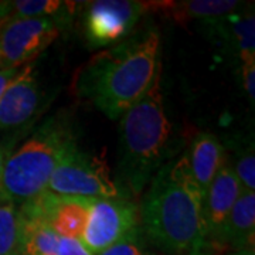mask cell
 I'll use <instances>...</instances> for the list:
<instances>
[{"instance_id": "7c38bea8", "label": "cell", "mask_w": 255, "mask_h": 255, "mask_svg": "<svg viewBox=\"0 0 255 255\" xmlns=\"http://www.w3.org/2000/svg\"><path fill=\"white\" fill-rule=\"evenodd\" d=\"M243 191V186L238 180L236 172L233 170V166L224 163L213 179V182L210 183L203 203L204 223L207 230V244L210 247L214 244L228 213L231 211Z\"/></svg>"}, {"instance_id": "30bf717a", "label": "cell", "mask_w": 255, "mask_h": 255, "mask_svg": "<svg viewBox=\"0 0 255 255\" xmlns=\"http://www.w3.org/2000/svg\"><path fill=\"white\" fill-rule=\"evenodd\" d=\"M92 201L90 199L58 196L46 190L21 204L18 210L23 217L46 223L60 237L80 240L87 226Z\"/></svg>"}, {"instance_id": "9c48e42d", "label": "cell", "mask_w": 255, "mask_h": 255, "mask_svg": "<svg viewBox=\"0 0 255 255\" xmlns=\"http://www.w3.org/2000/svg\"><path fill=\"white\" fill-rule=\"evenodd\" d=\"M85 4L84 37L90 48H104L124 41L147 13L146 1L135 0H97Z\"/></svg>"}, {"instance_id": "5bb4252c", "label": "cell", "mask_w": 255, "mask_h": 255, "mask_svg": "<svg viewBox=\"0 0 255 255\" xmlns=\"http://www.w3.org/2000/svg\"><path fill=\"white\" fill-rule=\"evenodd\" d=\"M237 0H183V1H146L147 11L162 13L179 24L190 21H209L241 9Z\"/></svg>"}, {"instance_id": "277c9868", "label": "cell", "mask_w": 255, "mask_h": 255, "mask_svg": "<svg viewBox=\"0 0 255 255\" xmlns=\"http://www.w3.org/2000/svg\"><path fill=\"white\" fill-rule=\"evenodd\" d=\"M75 145L68 119L54 115L44 121L7 156L0 177V204L20 207L44 193L60 160Z\"/></svg>"}, {"instance_id": "4fadbf2b", "label": "cell", "mask_w": 255, "mask_h": 255, "mask_svg": "<svg viewBox=\"0 0 255 255\" xmlns=\"http://www.w3.org/2000/svg\"><path fill=\"white\" fill-rule=\"evenodd\" d=\"M254 238L255 193L244 190L228 213L213 246L227 247L231 251L255 248Z\"/></svg>"}, {"instance_id": "52a82bcc", "label": "cell", "mask_w": 255, "mask_h": 255, "mask_svg": "<svg viewBox=\"0 0 255 255\" xmlns=\"http://www.w3.org/2000/svg\"><path fill=\"white\" fill-rule=\"evenodd\" d=\"M44 92L33 64L21 67L0 98V137L11 140L34 127L44 110Z\"/></svg>"}, {"instance_id": "3957f363", "label": "cell", "mask_w": 255, "mask_h": 255, "mask_svg": "<svg viewBox=\"0 0 255 255\" xmlns=\"http://www.w3.org/2000/svg\"><path fill=\"white\" fill-rule=\"evenodd\" d=\"M173 124L167 115L162 77L119 118L118 184L127 196L145 190L156 172L173 159Z\"/></svg>"}, {"instance_id": "5b68a950", "label": "cell", "mask_w": 255, "mask_h": 255, "mask_svg": "<svg viewBox=\"0 0 255 255\" xmlns=\"http://www.w3.org/2000/svg\"><path fill=\"white\" fill-rule=\"evenodd\" d=\"M47 191L90 200L127 196L112 180L107 163L81 150L78 145L71 147L60 160L48 180Z\"/></svg>"}, {"instance_id": "e0dca14e", "label": "cell", "mask_w": 255, "mask_h": 255, "mask_svg": "<svg viewBox=\"0 0 255 255\" xmlns=\"http://www.w3.org/2000/svg\"><path fill=\"white\" fill-rule=\"evenodd\" d=\"M21 216V214H20ZM21 251L24 255H57L60 236L46 223L21 216Z\"/></svg>"}, {"instance_id": "6da1fadb", "label": "cell", "mask_w": 255, "mask_h": 255, "mask_svg": "<svg viewBox=\"0 0 255 255\" xmlns=\"http://www.w3.org/2000/svg\"><path fill=\"white\" fill-rule=\"evenodd\" d=\"M160 36L149 28L100 51L75 74L74 94L112 121L119 119L160 73Z\"/></svg>"}, {"instance_id": "484cf974", "label": "cell", "mask_w": 255, "mask_h": 255, "mask_svg": "<svg viewBox=\"0 0 255 255\" xmlns=\"http://www.w3.org/2000/svg\"><path fill=\"white\" fill-rule=\"evenodd\" d=\"M226 255H255V248H246V250H238V251H231Z\"/></svg>"}, {"instance_id": "cb8c5ba5", "label": "cell", "mask_w": 255, "mask_h": 255, "mask_svg": "<svg viewBox=\"0 0 255 255\" xmlns=\"http://www.w3.org/2000/svg\"><path fill=\"white\" fill-rule=\"evenodd\" d=\"M214 254V251H213V248L209 246V244H204V246L199 247V248H196V250H193L190 251L189 254L186 255H213Z\"/></svg>"}, {"instance_id": "d4e9b609", "label": "cell", "mask_w": 255, "mask_h": 255, "mask_svg": "<svg viewBox=\"0 0 255 255\" xmlns=\"http://www.w3.org/2000/svg\"><path fill=\"white\" fill-rule=\"evenodd\" d=\"M7 156H9V152L3 147V146H0V177H1V172H3V166H4V162H6V159H7Z\"/></svg>"}, {"instance_id": "8fae6325", "label": "cell", "mask_w": 255, "mask_h": 255, "mask_svg": "<svg viewBox=\"0 0 255 255\" xmlns=\"http://www.w3.org/2000/svg\"><path fill=\"white\" fill-rule=\"evenodd\" d=\"M200 27L224 53L244 63L255 60V16L253 7L243 6L230 14L203 21Z\"/></svg>"}, {"instance_id": "2e32d148", "label": "cell", "mask_w": 255, "mask_h": 255, "mask_svg": "<svg viewBox=\"0 0 255 255\" xmlns=\"http://www.w3.org/2000/svg\"><path fill=\"white\" fill-rule=\"evenodd\" d=\"M77 1L61 0H7L0 1V27L14 18L48 17L67 27L77 9Z\"/></svg>"}, {"instance_id": "ffe728a7", "label": "cell", "mask_w": 255, "mask_h": 255, "mask_svg": "<svg viewBox=\"0 0 255 255\" xmlns=\"http://www.w3.org/2000/svg\"><path fill=\"white\" fill-rule=\"evenodd\" d=\"M233 170L237 174L243 190L255 191V155L253 143L238 153Z\"/></svg>"}, {"instance_id": "d6986e66", "label": "cell", "mask_w": 255, "mask_h": 255, "mask_svg": "<svg viewBox=\"0 0 255 255\" xmlns=\"http://www.w3.org/2000/svg\"><path fill=\"white\" fill-rule=\"evenodd\" d=\"M98 255H164L159 251L143 234L142 228L139 227L130 236L124 238L108 250L102 251Z\"/></svg>"}, {"instance_id": "7402d4cb", "label": "cell", "mask_w": 255, "mask_h": 255, "mask_svg": "<svg viewBox=\"0 0 255 255\" xmlns=\"http://www.w3.org/2000/svg\"><path fill=\"white\" fill-rule=\"evenodd\" d=\"M57 255H94L91 254L87 247L81 243L78 238L60 237Z\"/></svg>"}, {"instance_id": "44dd1931", "label": "cell", "mask_w": 255, "mask_h": 255, "mask_svg": "<svg viewBox=\"0 0 255 255\" xmlns=\"http://www.w3.org/2000/svg\"><path fill=\"white\" fill-rule=\"evenodd\" d=\"M240 74H241V84L246 91L251 105L254 107L255 101V60H248L240 64Z\"/></svg>"}, {"instance_id": "9a60e30c", "label": "cell", "mask_w": 255, "mask_h": 255, "mask_svg": "<svg viewBox=\"0 0 255 255\" xmlns=\"http://www.w3.org/2000/svg\"><path fill=\"white\" fill-rule=\"evenodd\" d=\"M189 170L199 189L206 194L210 183L226 163L224 146L211 132H200L191 140L190 150L186 153Z\"/></svg>"}, {"instance_id": "8992f818", "label": "cell", "mask_w": 255, "mask_h": 255, "mask_svg": "<svg viewBox=\"0 0 255 255\" xmlns=\"http://www.w3.org/2000/svg\"><path fill=\"white\" fill-rule=\"evenodd\" d=\"M139 227V207L130 197L95 199L80 240L91 254L98 255L135 233Z\"/></svg>"}, {"instance_id": "ac0fdd59", "label": "cell", "mask_w": 255, "mask_h": 255, "mask_svg": "<svg viewBox=\"0 0 255 255\" xmlns=\"http://www.w3.org/2000/svg\"><path fill=\"white\" fill-rule=\"evenodd\" d=\"M23 223L20 210L13 204H0V255H10L21 250Z\"/></svg>"}, {"instance_id": "ba28073f", "label": "cell", "mask_w": 255, "mask_h": 255, "mask_svg": "<svg viewBox=\"0 0 255 255\" xmlns=\"http://www.w3.org/2000/svg\"><path fill=\"white\" fill-rule=\"evenodd\" d=\"M65 27L48 17L14 18L0 27V68H21L51 46Z\"/></svg>"}, {"instance_id": "7a4b0ae2", "label": "cell", "mask_w": 255, "mask_h": 255, "mask_svg": "<svg viewBox=\"0 0 255 255\" xmlns=\"http://www.w3.org/2000/svg\"><path fill=\"white\" fill-rule=\"evenodd\" d=\"M204 194L191 177L186 155L163 164L139 209L140 228L164 255H186L207 244Z\"/></svg>"}, {"instance_id": "4316f807", "label": "cell", "mask_w": 255, "mask_h": 255, "mask_svg": "<svg viewBox=\"0 0 255 255\" xmlns=\"http://www.w3.org/2000/svg\"><path fill=\"white\" fill-rule=\"evenodd\" d=\"M10 255H24V254H23V251L20 250V251H16V253H13V254H10Z\"/></svg>"}, {"instance_id": "603a6c76", "label": "cell", "mask_w": 255, "mask_h": 255, "mask_svg": "<svg viewBox=\"0 0 255 255\" xmlns=\"http://www.w3.org/2000/svg\"><path fill=\"white\" fill-rule=\"evenodd\" d=\"M20 68H0V98Z\"/></svg>"}]
</instances>
